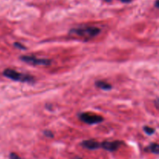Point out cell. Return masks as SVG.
<instances>
[{
  "label": "cell",
  "mask_w": 159,
  "mask_h": 159,
  "mask_svg": "<svg viewBox=\"0 0 159 159\" xmlns=\"http://www.w3.org/2000/svg\"><path fill=\"white\" fill-rule=\"evenodd\" d=\"M79 118L81 121L87 124H97L103 121V118L99 115H95L93 113H82L79 115Z\"/></svg>",
  "instance_id": "obj_4"
},
{
  "label": "cell",
  "mask_w": 159,
  "mask_h": 159,
  "mask_svg": "<svg viewBox=\"0 0 159 159\" xmlns=\"http://www.w3.org/2000/svg\"><path fill=\"white\" fill-rule=\"evenodd\" d=\"M120 1H121L122 2L127 3V2H131V0H120Z\"/></svg>",
  "instance_id": "obj_13"
},
{
  "label": "cell",
  "mask_w": 159,
  "mask_h": 159,
  "mask_svg": "<svg viewBox=\"0 0 159 159\" xmlns=\"http://www.w3.org/2000/svg\"><path fill=\"white\" fill-rule=\"evenodd\" d=\"M9 158H10V159H22L19 155H17L15 153H11L9 155Z\"/></svg>",
  "instance_id": "obj_12"
},
{
  "label": "cell",
  "mask_w": 159,
  "mask_h": 159,
  "mask_svg": "<svg viewBox=\"0 0 159 159\" xmlns=\"http://www.w3.org/2000/svg\"><path fill=\"white\" fill-rule=\"evenodd\" d=\"M147 149H148V150L150 151L151 152H152V153L156 154V155H158V154L159 147H158V144H156V143H153V144H151L150 146H148V147L147 148Z\"/></svg>",
  "instance_id": "obj_8"
},
{
  "label": "cell",
  "mask_w": 159,
  "mask_h": 159,
  "mask_svg": "<svg viewBox=\"0 0 159 159\" xmlns=\"http://www.w3.org/2000/svg\"><path fill=\"white\" fill-rule=\"evenodd\" d=\"M81 145L84 148L89 149V150H96L100 148V143L97 142L95 140H86L83 141L81 143Z\"/></svg>",
  "instance_id": "obj_6"
},
{
  "label": "cell",
  "mask_w": 159,
  "mask_h": 159,
  "mask_svg": "<svg viewBox=\"0 0 159 159\" xmlns=\"http://www.w3.org/2000/svg\"><path fill=\"white\" fill-rule=\"evenodd\" d=\"M155 7L158 8V0H156V2H155Z\"/></svg>",
  "instance_id": "obj_14"
},
{
  "label": "cell",
  "mask_w": 159,
  "mask_h": 159,
  "mask_svg": "<svg viewBox=\"0 0 159 159\" xmlns=\"http://www.w3.org/2000/svg\"><path fill=\"white\" fill-rule=\"evenodd\" d=\"M96 87L103 90H110L112 89L111 85L109 84L108 82H105V81H97V82H96Z\"/></svg>",
  "instance_id": "obj_7"
},
{
  "label": "cell",
  "mask_w": 159,
  "mask_h": 159,
  "mask_svg": "<svg viewBox=\"0 0 159 159\" xmlns=\"http://www.w3.org/2000/svg\"><path fill=\"white\" fill-rule=\"evenodd\" d=\"M14 46L20 50H26V47H24L22 43H19V42H16V43H14Z\"/></svg>",
  "instance_id": "obj_10"
},
{
  "label": "cell",
  "mask_w": 159,
  "mask_h": 159,
  "mask_svg": "<svg viewBox=\"0 0 159 159\" xmlns=\"http://www.w3.org/2000/svg\"><path fill=\"white\" fill-rule=\"evenodd\" d=\"M144 131L147 134L152 135V134H153L154 133H155V129L152 128V127L145 126V127H144Z\"/></svg>",
  "instance_id": "obj_9"
},
{
  "label": "cell",
  "mask_w": 159,
  "mask_h": 159,
  "mask_svg": "<svg viewBox=\"0 0 159 159\" xmlns=\"http://www.w3.org/2000/svg\"><path fill=\"white\" fill-rule=\"evenodd\" d=\"M105 1H107V2H111V0H105Z\"/></svg>",
  "instance_id": "obj_15"
},
{
  "label": "cell",
  "mask_w": 159,
  "mask_h": 159,
  "mask_svg": "<svg viewBox=\"0 0 159 159\" xmlns=\"http://www.w3.org/2000/svg\"><path fill=\"white\" fill-rule=\"evenodd\" d=\"M43 134L48 138H53L54 137V134L51 130H45V131H43Z\"/></svg>",
  "instance_id": "obj_11"
},
{
  "label": "cell",
  "mask_w": 159,
  "mask_h": 159,
  "mask_svg": "<svg viewBox=\"0 0 159 159\" xmlns=\"http://www.w3.org/2000/svg\"><path fill=\"white\" fill-rule=\"evenodd\" d=\"M75 159H82V158H75Z\"/></svg>",
  "instance_id": "obj_16"
},
{
  "label": "cell",
  "mask_w": 159,
  "mask_h": 159,
  "mask_svg": "<svg viewBox=\"0 0 159 159\" xmlns=\"http://www.w3.org/2000/svg\"><path fill=\"white\" fill-rule=\"evenodd\" d=\"M101 33V30L95 26H89V25H82L70 30L69 34L73 36H77L79 37L89 40V39L96 37Z\"/></svg>",
  "instance_id": "obj_1"
},
{
  "label": "cell",
  "mask_w": 159,
  "mask_h": 159,
  "mask_svg": "<svg viewBox=\"0 0 159 159\" xmlns=\"http://www.w3.org/2000/svg\"><path fill=\"white\" fill-rule=\"evenodd\" d=\"M122 144L123 142L120 141H104L100 144V148H102L103 149L109 151V152H115L122 145Z\"/></svg>",
  "instance_id": "obj_5"
},
{
  "label": "cell",
  "mask_w": 159,
  "mask_h": 159,
  "mask_svg": "<svg viewBox=\"0 0 159 159\" xmlns=\"http://www.w3.org/2000/svg\"><path fill=\"white\" fill-rule=\"evenodd\" d=\"M3 75L6 76L8 79H11V80L16 81V82H34V78L33 76L30 75L23 74V73H20L19 71H16L14 69H11V68H7V69L4 70L3 71Z\"/></svg>",
  "instance_id": "obj_2"
},
{
  "label": "cell",
  "mask_w": 159,
  "mask_h": 159,
  "mask_svg": "<svg viewBox=\"0 0 159 159\" xmlns=\"http://www.w3.org/2000/svg\"><path fill=\"white\" fill-rule=\"evenodd\" d=\"M22 61L25 62L29 65H34V66H48L51 64V61L50 59L46 58H38L35 56L23 55L20 57Z\"/></svg>",
  "instance_id": "obj_3"
}]
</instances>
